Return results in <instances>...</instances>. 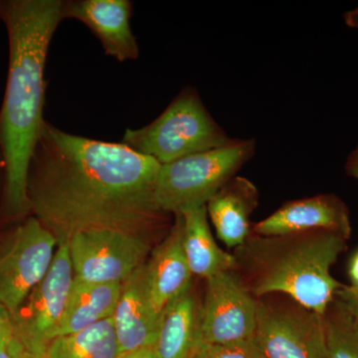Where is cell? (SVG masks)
Listing matches in <instances>:
<instances>
[{
	"label": "cell",
	"instance_id": "cell-1",
	"mask_svg": "<svg viewBox=\"0 0 358 358\" xmlns=\"http://www.w3.org/2000/svg\"><path fill=\"white\" fill-rule=\"evenodd\" d=\"M159 169L157 160L124 143L66 133L46 121L28 166L30 215L58 244L95 229L152 241L171 219L155 202Z\"/></svg>",
	"mask_w": 358,
	"mask_h": 358
},
{
	"label": "cell",
	"instance_id": "cell-2",
	"mask_svg": "<svg viewBox=\"0 0 358 358\" xmlns=\"http://www.w3.org/2000/svg\"><path fill=\"white\" fill-rule=\"evenodd\" d=\"M62 0H0L9 43L8 76L0 110L3 188L0 222L30 216L27 173L44 122L45 66L63 20Z\"/></svg>",
	"mask_w": 358,
	"mask_h": 358
},
{
	"label": "cell",
	"instance_id": "cell-3",
	"mask_svg": "<svg viewBox=\"0 0 358 358\" xmlns=\"http://www.w3.org/2000/svg\"><path fill=\"white\" fill-rule=\"evenodd\" d=\"M346 240L329 230L281 236L251 233L233 254L235 271L256 299L284 294L324 315L343 287L331 268L345 251Z\"/></svg>",
	"mask_w": 358,
	"mask_h": 358
},
{
	"label": "cell",
	"instance_id": "cell-4",
	"mask_svg": "<svg viewBox=\"0 0 358 358\" xmlns=\"http://www.w3.org/2000/svg\"><path fill=\"white\" fill-rule=\"evenodd\" d=\"M232 140L205 108L196 89L186 87L154 122L127 129L122 143L162 166Z\"/></svg>",
	"mask_w": 358,
	"mask_h": 358
},
{
	"label": "cell",
	"instance_id": "cell-5",
	"mask_svg": "<svg viewBox=\"0 0 358 358\" xmlns=\"http://www.w3.org/2000/svg\"><path fill=\"white\" fill-rule=\"evenodd\" d=\"M256 141L233 138L223 147L181 157L160 166L155 202L171 215L205 206L255 155Z\"/></svg>",
	"mask_w": 358,
	"mask_h": 358
},
{
	"label": "cell",
	"instance_id": "cell-6",
	"mask_svg": "<svg viewBox=\"0 0 358 358\" xmlns=\"http://www.w3.org/2000/svg\"><path fill=\"white\" fill-rule=\"evenodd\" d=\"M258 300L253 339L264 358H326L324 315L288 300Z\"/></svg>",
	"mask_w": 358,
	"mask_h": 358
},
{
	"label": "cell",
	"instance_id": "cell-7",
	"mask_svg": "<svg viewBox=\"0 0 358 358\" xmlns=\"http://www.w3.org/2000/svg\"><path fill=\"white\" fill-rule=\"evenodd\" d=\"M57 246L56 238L34 216L13 231L0 252V303L11 315L44 279Z\"/></svg>",
	"mask_w": 358,
	"mask_h": 358
},
{
	"label": "cell",
	"instance_id": "cell-8",
	"mask_svg": "<svg viewBox=\"0 0 358 358\" xmlns=\"http://www.w3.org/2000/svg\"><path fill=\"white\" fill-rule=\"evenodd\" d=\"M68 246L75 279L88 282H124L150 253V240L112 229L80 231Z\"/></svg>",
	"mask_w": 358,
	"mask_h": 358
},
{
	"label": "cell",
	"instance_id": "cell-9",
	"mask_svg": "<svg viewBox=\"0 0 358 358\" xmlns=\"http://www.w3.org/2000/svg\"><path fill=\"white\" fill-rule=\"evenodd\" d=\"M74 282L68 243L58 244L50 268L11 315L15 333L27 352L43 357L52 331L64 312Z\"/></svg>",
	"mask_w": 358,
	"mask_h": 358
},
{
	"label": "cell",
	"instance_id": "cell-10",
	"mask_svg": "<svg viewBox=\"0 0 358 358\" xmlns=\"http://www.w3.org/2000/svg\"><path fill=\"white\" fill-rule=\"evenodd\" d=\"M257 310L258 300L236 271L209 278L199 310V345H221L253 338Z\"/></svg>",
	"mask_w": 358,
	"mask_h": 358
},
{
	"label": "cell",
	"instance_id": "cell-11",
	"mask_svg": "<svg viewBox=\"0 0 358 358\" xmlns=\"http://www.w3.org/2000/svg\"><path fill=\"white\" fill-rule=\"evenodd\" d=\"M133 11L129 0H67L62 6L63 20L83 23L99 39L105 53L120 62L140 56L131 28Z\"/></svg>",
	"mask_w": 358,
	"mask_h": 358
},
{
	"label": "cell",
	"instance_id": "cell-12",
	"mask_svg": "<svg viewBox=\"0 0 358 358\" xmlns=\"http://www.w3.org/2000/svg\"><path fill=\"white\" fill-rule=\"evenodd\" d=\"M313 230L333 231L348 239L352 224L345 202L334 194L294 200L252 227V233L258 236H281Z\"/></svg>",
	"mask_w": 358,
	"mask_h": 358
},
{
	"label": "cell",
	"instance_id": "cell-13",
	"mask_svg": "<svg viewBox=\"0 0 358 358\" xmlns=\"http://www.w3.org/2000/svg\"><path fill=\"white\" fill-rule=\"evenodd\" d=\"M162 317L150 299L145 264L122 282L113 315L121 355L155 348Z\"/></svg>",
	"mask_w": 358,
	"mask_h": 358
},
{
	"label": "cell",
	"instance_id": "cell-14",
	"mask_svg": "<svg viewBox=\"0 0 358 358\" xmlns=\"http://www.w3.org/2000/svg\"><path fill=\"white\" fill-rule=\"evenodd\" d=\"M174 217L166 236L152 250L145 263L148 292L160 313L171 301L192 288V273L183 246L182 218Z\"/></svg>",
	"mask_w": 358,
	"mask_h": 358
},
{
	"label": "cell",
	"instance_id": "cell-15",
	"mask_svg": "<svg viewBox=\"0 0 358 358\" xmlns=\"http://www.w3.org/2000/svg\"><path fill=\"white\" fill-rule=\"evenodd\" d=\"M258 196L251 181L234 176L207 202L208 218L226 246L236 249L251 235L250 216L258 204Z\"/></svg>",
	"mask_w": 358,
	"mask_h": 358
},
{
	"label": "cell",
	"instance_id": "cell-16",
	"mask_svg": "<svg viewBox=\"0 0 358 358\" xmlns=\"http://www.w3.org/2000/svg\"><path fill=\"white\" fill-rule=\"evenodd\" d=\"M122 287V282H88L74 278L64 312L52 331L51 341L112 317Z\"/></svg>",
	"mask_w": 358,
	"mask_h": 358
},
{
	"label": "cell",
	"instance_id": "cell-17",
	"mask_svg": "<svg viewBox=\"0 0 358 358\" xmlns=\"http://www.w3.org/2000/svg\"><path fill=\"white\" fill-rule=\"evenodd\" d=\"M183 246L192 275L207 280L236 268L233 254L218 246L212 235L206 205L181 214Z\"/></svg>",
	"mask_w": 358,
	"mask_h": 358
},
{
	"label": "cell",
	"instance_id": "cell-18",
	"mask_svg": "<svg viewBox=\"0 0 358 358\" xmlns=\"http://www.w3.org/2000/svg\"><path fill=\"white\" fill-rule=\"evenodd\" d=\"M199 310L192 288L164 308L155 346L157 357H192L199 345Z\"/></svg>",
	"mask_w": 358,
	"mask_h": 358
},
{
	"label": "cell",
	"instance_id": "cell-19",
	"mask_svg": "<svg viewBox=\"0 0 358 358\" xmlns=\"http://www.w3.org/2000/svg\"><path fill=\"white\" fill-rule=\"evenodd\" d=\"M113 317L78 333L52 339L43 358H119Z\"/></svg>",
	"mask_w": 358,
	"mask_h": 358
},
{
	"label": "cell",
	"instance_id": "cell-20",
	"mask_svg": "<svg viewBox=\"0 0 358 358\" xmlns=\"http://www.w3.org/2000/svg\"><path fill=\"white\" fill-rule=\"evenodd\" d=\"M326 358H358V326L334 299L324 315Z\"/></svg>",
	"mask_w": 358,
	"mask_h": 358
},
{
	"label": "cell",
	"instance_id": "cell-21",
	"mask_svg": "<svg viewBox=\"0 0 358 358\" xmlns=\"http://www.w3.org/2000/svg\"><path fill=\"white\" fill-rule=\"evenodd\" d=\"M190 358H264L253 338L236 343H199Z\"/></svg>",
	"mask_w": 358,
	"mask_h": 358
},
{
	"label": "cell",
	"instance_id": "cell-22",
	"mask_svg": "<svg viewBox=\"0 0 358 358\" xmlns=\"http://www.w3.org/2000/svg\"><path fill=\"white\" fill-rule=\"evenodd\" d=\"M24 350L14 333L10 313L0 303V358H20Z\"/></svg>",
	"mask_w": 358,
	"mask_h": 358
},
{
	"label": "cell",
	"instance_id": "cell-23",
	"mask_svg": "<svg viewBox=\"0 0 358 358\" xmlns=\"http://www.w3.org/2000/svg\"><path fill=\"white\" fill-rule=\"evenodd\" d=\"M336 300L343 306L346 312L358 326V288L355 286H343L336 294Z\"/></svg>",
	"mask_w": 358,
	"mask_h": 358
},
{
	"label": "cell",
	"instance_id": "cell-24",
	"mask_svg": "<svg viewBox=\"0 0 358 358\" xmlns=\"http://www.w3.org/2000/svg\"><path fill=\"white\" fill-rule=\"evenodd\" d=\"M346 173L350 178L358 180V145L355 150L348 155L345 166Z\"/></svg>",
	"mask_w": 358,
	"mask_h": 358
},
{
	"label": "cell",
	"instance_id": "cell-25",
	"mask_svg": "<svg viewBox=\"0 0 358 358\" xmlns=\"http://www.w3.org/2000/svg\"><path fill=\"white\" fill-rule=\"evenodd\" d=\"M119 358H159L155 348H143L124 355H120Z\"/></svg>",
	"mask_w": 358,
	"mask_h": 358
},
{
	"label": "cell",
	"instance_id": "cell-26",
	"mask_svg": "<svg viewBox=\"0 0 358 358\" xmlns=\"http://www.w3.org/2000/svg\"><path fill=\"white\" fill-rule=\"evenodd\" d=\"M350 280H352V286L358 288V251L353 255L350 260V268H348Z\"/></svg>",
	"mask_w": 358,
	"mask_h": 358
},
{
	"label": "cell",
	"instance_id": "cell-27",
	"mask_svg": "<svg viewBox=\"0 0 358 358\" xmlns=\"http://www.w3.org/2000/svg\"><path fill=\"white\" fill-rule=\"evenodd\" d=\"M343 20L346 26L358 30V7L343 14Z\"/></svg>",
	"mask_w": 358,
	"mask_h": 358
},
{
	"label": "cell",
	"instance_id": "cell-28",
	"mask_svg": "<svg viewBox=\"0 0 358 358\" xmlns=\"http://www.w3.org/2000/svg\"><path fill=\"white\" fill-rule=\"evenodd\" d=\"M20 358H43L41 357H38V355H33V353H30L27 352V350H24V352H22V355H20Z\"/></svg>",
	"mask_w": 358,
	"mask_h": 358
},
{
	"label": "cell",
	"instance_id": "cell-29",
	"mask_svg": "<svg viewBox=\"0 0 358 358\" xmlns=\"http://www.w3.org/2000/svg\"><path fill=\"white\" fill-rule=\"evenodd\" d=\"M0 169H3V164H2L1 154H0Z\"/></svg>",
	"mask_w": 358,
	"mask_h": 358
}]
</instances>
